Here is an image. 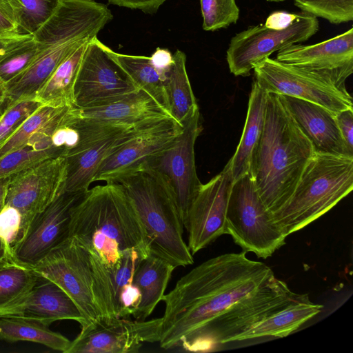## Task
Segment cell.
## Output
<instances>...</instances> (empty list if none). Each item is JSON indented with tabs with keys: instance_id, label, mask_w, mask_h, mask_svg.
Wrapping results in <instances>:
<instances>
[{
	"instance_id": "1",
	"label": "cell",
	"mask_w": 353,
	"mask_h": 353,
	"mask_svg": "<svg viewBox=\"0 0 353 353\" xmlns=\"http://www.w3.org/2000/svg\"><path fill=\"white\" fill-rule=\"evenodd\" d=\"M246 252L223 254L197 265L164 294L159 341L164 350L211 351L285 307L283 285Z\"/></svg>"
},
{
	"instance_id": "2",
	"label": "cell",
	"mask_w": 353,
	"mask_h": 353,
	"mask_svg": "<svg viewBox=\"0 0 353 353\" xmlns=\"http://www.w3.org/2000/svg\"><path fill=\"white\" fill-rule=\"evenodd\" d=\"M68 236L87 252L97 306L119 276L150 254L144 225L130 198L114 182L88 189L71 211Z\"/></svg>"
},
{
	"instance_id": "3",
	"label": "cell",
	"mask_w": 353,
	"mask_h": 353,
	"mask_svg": "<svg viewBox=\"0 0 353 353\" xmlns=\"http://www.w3.org/2000/svg\"><path fill=\"white\" fill-rule=\"evenodd\" d=\"M314 152L312 143L291 115L281 96L266 92L264 125L253 155L250 174L271 213L291 196Z\"/></svg>"
},
{
	"instance_id": "4",
	"label": "cell",
	"mask_w": 353,
	"mask_h": 353,
	"mask_svg": "<svg viewBox=\"0 0 353 353\" xmlns=\"http://www.w3.org/2000/svg\"><path fill=\"white\" fill-rule=\"evenodd\" d=\"M113 16L94 0H59L52 14L33 34L41 50L30 65L6 84V109L37 92L61 63L84 41L97 37Z\"/></svg>"
},
{
	"instance_id": "5",
	"label": "cell",
	"mask_w": 353,
	"mask_h": 353,
	"mask_svg": "<svg viewBox=\"0 0 353 353\" xmlns=\"http://www.w3.org/2000/svg\"><path fill=\"white\" fill-rule=\"evenodd\" d=\"M109 182L119 184L132 200L145 229L150 254L176 268L194 263L183 238V225L174 190L164 174L141 165Z\"/></svg>"
},
{
	"instance_id": "6",
	"label": "cell",
	"mask_w": 353,
	"mask_h": 353,
	"mask_svg": "<svg viewBox=\"0 0 353 353\" xmlns=\"http://www.w3.org/2000/svg\"><path fill=\"white\" fill-rule=\"evenodd\" d=\"M353 189V157L314 152L289 199L272 213L288 236L321 217Z\"/></svg>"
},
{
	"instance_id": "7",
	"label": "cell",
	"mask_w": 353,
	"mask_h": 353,
	"mask_svg": "<svg viewBox=\"0 0 353 353\" xmlns=\"http://www.w3.org/2000/svg\"><path fill=\"white\" fill-rule=\"evenodd\" d=\"M225 234L243 251L267 259L285 243L287 235L276 225L261 199L250 174L233 183L228 203Z\"/></svg>"
},
{
	"instance_id": "8",
	"label": "cell",
	"mask_w": 353,
	"mask_h": 353,
	"mask_svg": "<svg viewBox=\"0 0 353 353\" xmlns=\"http://www.w3.org/2000/svg\"><path fill=\"white\" fill-rule=\"evenodd\" d=\"M319 28L317 17L303 11L282 28L265 23L250 27L230 40L226 52L230 71L235 76H249L256 65L273 52L307 41Z\"/></svg>"
},
{
	"instance_id": "9",
	"label": "cell",
	"mask_w": 353,
	"mask_h": 353,
	"mask_svg": "<svg viewBox=\"0 0 353 353\" xmlns=\"http://www.w3.org/2000/svg\"><path fill=\"white\" fill-rule=\"evenodd\" d=\"M79 126L80 141L63 157L66 161L64 192H86L94 182L95 174L102 162L108 157L137 134L153 125L123 128L80 115Z\"/></svg>"
},
{
	"instance_id": "10",
	"label": "cell",
	"mask_w": 353,
	"mask_h": 353,
	"mask_svg": "<svg viewBox=\"0 0 353 353\" xmlns=\"http://www.w3.org/2000/svg\"><path fill=\"white\" fill-rule=\"evenodd\" d=\"M110 51L97 37L88 42L74 85V107L83 110L106 105L140 90Z\"/></svg>"
},
{
	"instance_id": "11",
	"label": "cell",
	"mask_w": 353,
	"mask_h": 353,
	"mask_svg": "<svg viewBox=\"0 0 353 353\" xmlns=\"http://www.w3.org/2000/svg\"><path fill=\"white\" fill-rule=\"evenodd\" d=\"M255 81L265 92L291 96L337 113L352 108L347 89L295 66L267 57L253 68Z\"/></svg>"
},
{
	"instance_id": "12",
	"label": "cell",
	"mask_w": 353,
	"mask_h": 353,
	"mask_svg": "<svg viewBox=\"0 0 353 353\" xmlns=\"http://www.w3.org/2000/svg\"><path fill=\"white\" fill-rule=\"evenodd\" d=\"M32 270L70 296L84 317L85 325L101 316L93 294L88 253L74 239L68 236Z\"/></svg>"
},
{
	"instance_id": "13",
	"label": "cell",
	"mask_w": 353,
	"mask_h": 353,
	"mask_svg": "<svg viewBox=\"0 0 353 353\" xmlns=\"http://www.w3.org/2000/svg\"><path fill=\"white\" fill-rule=\"evenodd\" d=\"M65 180L66 161L61 156L45 159L10 176L5 205L21 214L20 239L33 219L64 193Z\"/></svg>"
},
{
	"instance_id": "14",
	"label": "cell",
	"mask_w": 353,
	"mask_h": 353,
	"mask_svg": "<svg viewBox=\"0 0 353 353\" xmlns=\"http://www.w3.org/2000/svg\"><path fill=\"white\" fill-rule=\"evenodd\" d=\"M182 130L165 149L145 164L164 174L176 196L183 227L190 205L201 187L196 170L194 145L202 131L199 108L181 123Z\"/></svg>"
},
{
	"instance_id": "15",
	"label": "cell",
	"mask_w": 353,
	"mask_h": 353,
	"mask_svg": "<svg viewBox=\"0 0 353 353\" xmlns=\"http://www.w3.org/2000/svg\"><path fill=\"white\" fill-rule=\"evenodd\" d=\"M161 318L131 320L99 316L81 327L65 353H136L144 343L159 342Z\"/></svg>"
},
{
	"instance_id": "16",
	"label": "cell",
	"mask_w": 353,
	"mask_h": 353,
	"mask_svg": "<svg viewBox=\"0 0 353 353\" xmlns=\"http://www.w3.org/2000/svg\"><path fill=\"white\" fill-rule=\"evenodd\" d=\"M234 183L230 163L208 183L201 184L188 211L184 227L188 247L194 254L225 234L230 193Z\"/></svg>"
},
{
	"instance_id": "17",
	"label": "cell",
	"mask_w": 353,
	"mask_h": 353,
	"mask_svg": "<svg viewBox=\"0 0 353 353\" xmlns=\"http://www.w3.org/2000/svg\"><path fill=\"white\" fill-rule=\"evenodd\" d=\"M83 193L64 192L30 223L11 250L14 263L33 269L68 237L71 211Z\"/></svg>"
},
{
	"instance_id": "18",
	"label": "cell",
	"mask_w": 353,
	"mask_h": 353,
	"mask_svg": "<svg viewBox=\"0 0 353 353\" xmlns=\"http://www.w3.org/2000/svg\"><path fill=\"white\" fill-rule=\"evenodd\" d=\"M276 59L345 89V80L353 72V29L318 43L284 48Z\"/></svg>"
},
{
	"instance_id": "19",
	"label": "cell",
	"mask_w": 353,
	"mask_h": 353,
	"mask_svg": "<svg viewBox=\"0 0 353 353\" xmlns=\"http://www.w3.org/2000/svg\"><path fill=\"white\" fill-rule=\"evenodd\" d=\"M181 130L182 125L168 119L139 132L102 162L94 182H109L124 172L145 164L168 148Z\"/></svg>"
},
{
	"instance_id": "20",
	"label": "cell",
	"mask_w": 353,
	"mask_h": 353,
	"mask_svg": "<svg viewBox=\"0 0 353 353\" xmlns=\"http://www.w3.org/2000/svg\"><path fill=\"white\" fill-rule=\"evenodd\" d=\"M280 95L301 131L312 143L315 152L353 157L339 130L336 113L306 100Z\"/></svg>"
},
{
	"instance_id": "21",
	"label": "cell",
	"mask_w": 353,
	"mask_h": 353,
	"mask_svg": "<svg viewBox=\"0 0 353 353\" xmlns=\"http://www.w3.org/2000/svg\"><path fill=\"white\" fill-rule=\"evenodd\" d=\"M79 114L88 119L123 128H143L175 120L164 107L141 90L113 103L79 109Z\"/></svg>"
},
{
	"instance_id": "22",
	"label": "cell",
	"mask_w": 353,
	"mask_h": 353,
	"mask_svg": "<svg viewBox=\"0 0 353 353\" xmlns=\"http://www.w3.org/2000/svg\"><path fill=\"white\" fill-rule=\"evenodd\" d=\"M9 316L34 318L49 325L60 320H73L78 322L81 327L86 323L70 296L55 283L40 276L23 301L3 316Z\"/></svg>"
},
{
	"instance_id": "23",
	"label": "cell",
	"mask_w": 353,
	"mask_h": 353,
	"mask_svg": "<svg viewBox=\"0 0 353 353\" xmlns=\"http://www.w3.org/2000/svg\"><path fill=\"white\" fill-rule=\"evenodd\" d=\"M265 105L266 92L254 81L249 96L242 135L235 153L229 161L234 182L250 174L253 155L263 132Z\"/></svg>"
},
{
	"instance_id": "24",
	"label": "cell",
	"mask_w": 353,
	"mask_h": 353,
	"mask_svg": "<svg viewBox=\"0 0 353 353\" xmlns=\"http://www.w3.org/2000/svg\"><path fill=\"white\" fill-rule=\"evenodd\" d=\"M175 266L167 261L150 254L136 270L133 283L140 293V302L133 317L145 320L157 305L162 301Z\"/></svg>"
},
{
	"instance_id": "25",
	"label": "cell",
	"mask_w": 353,
	"mask_h": 353,
	"mask_svg": "<svg viewBox=\"0 0 353 353\" xmlns=\"http://www.w3.org/2000/svg\"><path fill=\"white\" fill-rule=\"evenodd\" d=\"M323 305L310 300L309 295L259 322L239 335L236 341L264 336L285 337L321 312Z\"/></svg>"
},
{
	"instance_id": "26",
	"label": "cell",
	"mask_w": 353,
	"mask_h": 353,
	"mask_svg": "<svg viewBox=\"0 0 353 353\" xmlns=\"http://www.w3.org/2000/svg\"><path fill=\"white\" fill-rule=\"evenodd\" d=\"M90 40L84 41L61 63L37 92L34 98L37 101L54 108L74 106V85L84 52Z\"/></svg>"
},
{
	"instance_id": "27",
	"label": "cell",
	"mask_w": 353,
	"mask_h": 353,
	"mask_svg": "<svg viewBox=\"0 0 353 353\" xmlns=\"http://www.w3.org/2000/svg\"><path fill=\"white\" fill-rule=\"evenodd\" d=\"M49 326L41 320L23 316L0 317V340L30 341L65 353L71 341Z\"/></svg>"
},
{
	"instance_id": "28",
	"label": "cell",
	"mask_w": 353,
	"mask_h": 353,
	"mask_svg": "<svg viewBox=\"0 0 353 353\" xmlns=\"http://www.w3.org/2000/svg\"><path fill=\"white\" fill-rule=\"evenodd\" d=\"M110 52L135 86L150 94L171 114L165 88L166 75L155 66L151 57L117 53L111 49Z\"/></svg>"
},
{
	"instance_id": "29",
	"label": "cell",
	"mask_w": 353,
	"mask_h": 353,
	"mask_svg": "<svg viewBox=\"0 0 353 353\" xmlns=\"http://www.w3.org/2000/svg\"><path fill=\"white\" fill-rule=\"evenodd\" d=\"M185 61V54L177 50L172 54V63L165 81L170 111L181 125L199 109L186 71Z\"/></svg>"
},
{
	"instance_id": "30",
	"label": "cell",
	"mask_w": 353,
	"mask_h": 353,
	"mask_svg": "<svg viewBox=\"0 0 353 353\" xmlns=\"http://www.w3.org/2000/svg\"><path fill=\"white\" fill-rule=\"evenodd\" d=\"M39 279L32 269L15 263L0 268V317L22 302Z\"/></svg>"
},
{
	"instance_id": "31",
	"label": "cell",
	"mask_w": 353,
	"mask_h": 353,
	"mask_svg": "<svg viewBox=\"0 0 353 353\" xmlns=\"http://www.w3.org/2000/svg\"><path fill=\"white\" fill-rule=\"evenodd\" d=\"M62 154L50 139L41 138L35 134L26 146L0 159V179L10 177L40 161Z\"/></svg>"
},
{
	"instance_id": "32",
	"label": "cell",
	"mask_w": 353,
	"mask_h": 353,
	"mask_svg": "<svg viewBox=\"0 0 353 353\" xmlns=\"http://www.w3.org/2000/svg\"><path fill=\"white\" fill-rule=\"evenodd\" d=\"M41 46L31 37L0 56V77L7 84L23 71L36 59Z\"/></svg>"
},
{
	"instance_id": "33",
	"label": "cell",
	"mask_w": 353,
	"mask_h": 353,
	"mask_svg": "<svg viewBox=\"0 0 353 353\" xmlns=\"http://www.w3.org/2000/svg\"><path fill=\"white\" fill-rule=\"evenodd\" d=\"M62 108L41 105L0 145V159L26 146L32 136Z\"/></svg>"
},
{
	"instance_id": "34",
	"label": "cell",
	"mask_w": 353,
	"mask_h": 353,
	"mask_svg": "<svg viewBox=\"0 0 353 353\" xmlns=\"http://www.w3.org/2000/svg\"><path fill=\"white\" fill-rule=\"evenodd\" d=\"M302 11L339 24L353 20V0H293Z\"/></svg>"
},
{
	"instance_id": "35",
	"label": "cell",
	"mask_w": 353,
	"mask_h": 353,
	"mask_svg": "<svg viewBox=\"0 0 353 353\" xmlns=\"http://www.w3.org/2000/svg\"><path fill=\"white\" fill-rule=\"evenodd\" d=\"M203 28L215 31L236 23L239 8L235 0H200Z\"/></svg>"
},
{
	"instance_id": "36",
	"label": "cell",
	"mask_w": 353,
	"mask_h": 353,
	"mask_svg": "<svg viewBox=\"0 0 353 353\" xmlns=\"http://www.w3.org/2000/svg\"><path fill=\"white\" fill-rule=\"evenodd\" d=\"M20 8V30L32 34L52 14L59 0H17Z\"/></svg>"
},
{
	"instance_id": "37",
	"label": "cell",
	"mask_w": 353,
	"mask_h": 353,
	"mask_svg": "<svg viewBox=\"0 0 353 353\" xmlns=\"http://www.w3.org/2000/svg\"><path fill=\"white\" fill-rule=\"evenodd\" d=\"M42 105L35 99H27L6 108L0 117V145Z\"/></svg>"
},
{
	"instance_id": "38",
	"label": "cell",
	"mask_w": 353,
	"mask_h": 353,
	"mask_svg": "<svg viewBox=\"0 0 353 353\" xmlns=\"http://www.w3.org/2000/svg\"><path fill=\"white\" fill-rule=\"evenodd\" d=\"M21 232V216L14 207L4 205L0 210V239L11 254L14 244L19 241Z\"/></svg>"
},
{
	"instance_id": "39",
	"label": "cell",
	"mask_w": 353,
	"mask_h": 353,
	"mask_svg": "<svg viewBox=\"0 0 353 353\" xmlns=\"http://www.w3.org/2000/svg\"><path fill=\"white\" fill-rule=\"evenodd\" d=\"M19 24L20 8L17 1L0 0V30L21 31Z\"/></svg>"
},
{
	"instance_id": "40",
	"label": "cell",
	"mask_w": 353,
	"mask_h": 353,
	"mask_svg": "<svg viewBox=\"0 0 353 353\" xmlns=\"http://www.w3.org/2000/svg\"><path fill=\"white\" fill-rule=\"evenodd\" d=\"M335 118L346 147L353 155V109L341 110L336 113Z\"/></svg>"
},
{
	"instance_id": "41",
	"label": "cell",
	"mask_w": 353,
	"mask_h": 353,
	"mask_svg": "<svg viewBox=\"0 0 353 353\" xmlns=\"http://www.w3.org/2000/svg\"><path fill=\"white\" fill-rule=\"evenodd\" d=\"M166 0H108L110 4L154 13Z\"/></svg>"
},
{
	"instance_id": "42",
	"label": "cell",
	"mask_w": 353,
	"mask_h": 353,
	"mask_svg": "<svg viewBox=\"0 0 353 353\" xmlns=\"http://www.w3.org/2000/svg\"><path fill=\"white\" fill-rule=\"evenodd\" d=\"M32 34L21 31L10 32L0 30V56L31 37Z\"/></svg>"
},
{
	"instance_id": "43",
	"label": "cell",
	"mask_w": 353,
	"mask_h": 353,
	"mask_svg": "<svg viewBox=\"0 0 353 353\" xmlns=\"http://www.w3.org/2000/svg\"><path fill=\"white\" fill-rule=\"evenodd\" d=\"M150 57L155 66L167 76L172 63V54L167 49L157 48Z\"/></svg>"
},
{
	"instance_id": "44",
	"label": "cell",
	"mask_w": 353,
	"mask_h": 353,
	"mask_svg": "<svg viewBox=\"0 0 353 353\" xmlns=\"http://www.w3.org/2000/svg\"><path fill=\"white\" fill-rule=\"evenodd\" d=\"M14 263L11 254L4 243L0 239V268Z\"/></svg>"
},
{
	"instance_id": "45",
	"label": "cell",
	"mask_w": 353,
	"mask_h": 353,
	"mask_svg": "<svg viewBox=\"0 0 353 353\" xmlns=\"http://www.w3.org/2000/svg\"><path fill=\"white\" fill-rule=\"evenodd\" d=\"M7 102V87L6 83L0 77V117L3 114Z\"/></svg>"
},
{
	"instance_id": "46",
	"label": "cell",
	"mask_w": 353,
	"mask_h": 353,
	"mask_svg": "<svg viewBox=\"0 0 353 353\" xmlns=\"http://www.w3.org/2000/svg\"><path fill=\"white\" fill-rule=\"evenodd\" d=\"M10 177L0 179V205H5V199L10 183Z\"/></svg>"
},
{
	"instance_id": "47",
	"label": "cell",
	"mask_w": 353,
	"mask_h": 353,
	"mask_svg": "<svg viewBox=\"0 0 353 353\" xmlns=\"http://www.w3.org/2000/svg\"><path fill=\"white\" fill-rule=\"evenodd\" d=\"M268 1H272V2H281V1H284L285 0H267Z\"/></svg>"
},
{
	"instance_id": "48",
	"label": "cell",
	"mask_w": 353,
	"mask_h": 353,
	"mask_svg": "<svg viewBox=\"0 0 353 353\" xmlns=\"http://www.w3.org/2000/svg\"><path fill=\"white\" fill-rule=\"evenodd\" d=\"M3 206H4L3 205H0V210L2 209V208H3Z\"/></svg>"
}]
</instances>
